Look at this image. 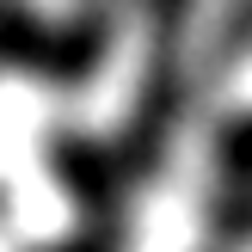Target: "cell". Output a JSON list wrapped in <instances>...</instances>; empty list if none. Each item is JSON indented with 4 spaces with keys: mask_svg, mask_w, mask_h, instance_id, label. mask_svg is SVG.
Segmentation results:
<instances>
[{
    "mask_svg": "<svg viewBox=\"0 0 252 252\" xmlns=\"http://www.w3.org/2000/svg\"><path fill=\"white\" fill-rule=\"evenodd\" d=\"M154 6V37H148V68L142 93L129 105V135H123V166L142 172L154 160V148L166 142L172 111H179V31H185V0H148Z\"/></svg>",
    "mask_w": 252,
    "mask_h": 252,
    "instance_id": "6da1fadb",
    "label": "cell"
},
{
    "mask_svg": "<svg viewBox=\"0 0 252 252\" xmlns=\"http://www.w3.org/2000/svg\"><path fill=\"white\" fill-rule=\"evenodd\" d=\"M49 160H56V179H68L74 191L86 197V209H117V172H111V154H98L93 142H74V135H62L56 148H49Z\"/></svg>",
    "mask_w": 252,
    "mask_h": 252,
    "instance_id": "7a4b0ae2",
    "label": "cell"
}]
</instances>
